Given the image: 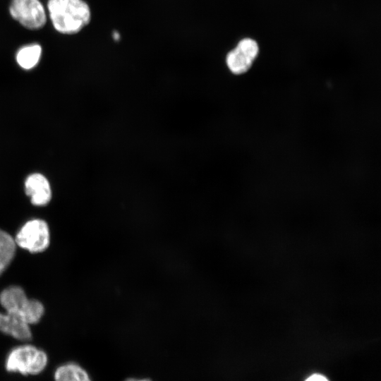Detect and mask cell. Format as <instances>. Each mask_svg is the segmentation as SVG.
Returning a JSON list of instances; mask_svg holds the SVG:
<instances>
[{"label":"cell","instance_id":"8fae6325","mask_svg":"<svg viewBox=\"0 0 381 381\" xmlns=\"http://www.w3.org/2000/svg\"><path fill=\"white\" fill-rule=\"evenodd\" d=\"M16 248L14 238L6 231L0 229V275L13 259Z\"/></svg>","mask_w":381,"mask_h":381},{"label":"cell","instance_id":"7a4b0ae2","mask_svg":"<svg viewBox=\"0 0 381 381\" xmlns=\"http://www.w3.org/2000/svg\"><path fill=\"white\" fill-rule=\"evenodd\" d=\"M49 358L42 349L25 344L13 348L7 354L4 368L8 373L38 375L47 367Z\"/></svg>","mask_w":381,"mask_h":381},{"label":"cell","instance_id":"6da1fadb","mask_svg":"<svg viewBox=\"0 0 381 381\" xmlns=\"http://www.w3.org/2000/svg\"><path fill=\"white\" fill-rule=\"evenodd\" d=\"M47 9L52 25L62 34H76L91 20L90 8L84 0H48Z\"/></svg>","mask_w":381,"mask_h":381},{"label":"cell","instance_id":"52a82bcc","mask_svg":"<svg viewBox=\"0 0 381 381\" xmlns=\"http://www.w3.org/2000/svg\"><path fill=\"white\" fill-rule=\"evenodd\" d=\"M25 193L36 206H44L52 198V190L47 178L39 173L30 174L25 182Z\"/></svg>","mask_w":381,"mask_h":381},{"label":"cell","instance_id":"3957f363","mask_svg":"<svg viewBox=\"0 0 381 381\" xmlns=\"http://www.w3.org/2000/svg\"><path fill=\"white\" fill-rule=\"evenodd\" d=\"M0 303L6 313L19 317L30 325L37 323L44 312L41 302L28 298L25 291L18 286H8L2 291Z\"/></svg>","mask_w":381,"mask_h":381},{"label":"cell","instance_id":"5b68a950","mask_svg":"<svg viewBox=\"0 0 381 381\" xmlns=\"http://www.w3.org/2000/svg\"><path fill=\"white\" fill-rule=\"evenodd\" d=\"M9 12L13 19L28 29H40L47 22L46 11L40 0H11Z\"/></svg>","mask_w":381,"mask_h":381},{"label":"cell","instance_id":"277c9868","mask_svg":"<svg viewBox=\"0 0 381 381\" xmlns=\"http://www.w3.org/2000/svg\"><path fill=\"white\" fill-rule=\"evenodd\" d=\"M14 240L17 246L32 253L43 252L50 241L49 226L42 219H30L20 227Z\"/></svg>","mask_w":381,"mask_h":381},{"label":"cell","instance_id":"30bf717a","mask_svg":"<svg viewBox=\"0 0 381 381\" xmlns=\"http://www.w3.org/2000/svg\"><path fill=\"white\" fill-rule=\"evenodd\" d=\"M42 55V47L38 44H30L22 47L16 54V61L23 69L34 68Z\"/></svg>","mask_w":381,"mask_h":381},{"label":"cell","instance_id":"7c38bea8","mask_svg":"<svg viewBox=\"0 0 381 381\" xmlns=\"http://www.w3.org/2000/svg\"><path fill=\"white\" fill-rule=\"evenodd\" d=\"M306 381H329V380L323 375L315 374L309 377Z\"/></svg>","mask_w":381,"mask_h":381},{"label":"cell","instance_id":"8992f818","mask_svg":"<svg viewBox=\"0 0 381 381\" xmlns=\"http://www.w3.org/2000/svg\"><path fill=\"white\" fill-rule=\"evenodd\" d=\"M258 54L259 46L257 42L246 37L226 54L225 63L231 73L241 75L251 68Z\"/></svg>","mask_w":381,"mask_h":381},{"label":"cell","instance_id":"9c48e42d","mask_svg":"<svg viewBox=\"0 0 381 381\" xmlns=\"http://www.w3.org/2000/svg\"><path fill=\"white\" fill-rule=\"evenodd\" d=\"M54 381H92L88 373L75 362L59 365L54 373Z\"/></svg>","mask_w":381,"mask_h":381},{"label":"cell","instance_id":"4fadbf2b","mask_svg":"<svg viewBox=\"0 0 381 381\" xmlns=\"http://www.w3.org/2000/svg\"><path fill=\"white\" fill-rule=\"evenodd\" d=\"M125 381H151L148 379H135V378H130Z\"/></svg>","mask_w":381,"mask_h":381},{"label":"cell","instance_id":"ba28073f","mask_svg":"<svg viewBox=\"0 0 381 381\" xmlns=\"http://www.w3.org/2000/svg\"><path fill=\"white\" fill-rule=\"evenodd\" d=\"M0 332L21 341L32 339L30 325L19 317L6 312L0 313Z\"/></svg>","mask_w":381,"mask_h":381}]
</instances>
